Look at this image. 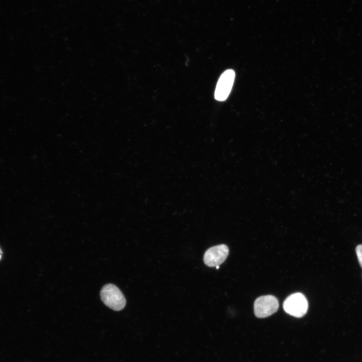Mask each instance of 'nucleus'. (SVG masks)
<instances>
[{
  "label": "nucleus",
  "instance_id": "obj_8",
  "mask_svg": "<svg viewBox=\"0 0 362 362\" xmlns=\"http://www.w3.org/2000/svg\"><path fill=\"white\" fill-rule=\"evenodd\" d=\"M216 267L217 269H218V268H219V265H217V266H216Z\"/></svg>",
  "mask_w": 362,
  "mask_h": 362
},
{
  "label": "nucleus",
  "instance_id": "obj_3",
  "mask_svg": "<svg viewBox=\"0 0 362 362\" xmlns=\"http://www.w3.org/2000/svg\"><path fill=\"white\" fill-rule=\"evenodd\" d=\"M279 306L278 300L275 296L270 295L262 296L254 301V314L259 318H265L276 312Z\"/></svg>",
  "mask_w": 362,
  "mask_h": 362
},
{
  "label": "nucleus",
  "instance_id": "obj_5",
  "mask_svg": "<svg viewBox=\"0 0 362 362\" xmlns=\"http://www.w3.org/2000/svg\"><path fill=\"white\" fill-rule=\"evenodd\" d=\"M229 254V248L225 244L212 246L205 252L203 260L204 263L209 267L216 266L222 264Z\"/></svg>",
  "mask_w": 362,
  "mask_h": 362
},
{
  "label": "nucleus",
  "instance_id": "obj_2",
  "mask_svg": "<svg viewBox=\"0 0 362 362\" xmlns=\"http://www.w3.org/2000/svg\"><path fill=\"white\" fill-rule=\"evenodd\" d=\"M283 308L286 312L294 317L300 318L307 313L308 303L305 296L300 293L292 294L284 301Z\"/></svg>",
  "mask_w": 362,
  "mask_h": 362
},
{
  "label": "nucleus",
  "instance_id": "obj_6",
  "mask_svg": "<svg viewBox=\"0 0 362 362\" xmlns=\"http://www.w3.org/2000/svg\"><path fill=\"white\" fill-rule=\"evenodd\" d=\"M355 251L359 263L362 268V244L358 245L356 246Z\"/></svg>",
  "mask_w": 362,
  "mask_h": 362
},
{
  "label": "nucleus",
  "instance_id": "obj_7",
  "mask_svg": "<svg viewBox=\"0 0 362 362\" xmlns=\"http://www.w3.org/2000/svg\"><path fill=\"white\" fill-rule=\"evenodd\" d=\"M2 255V250H1V248H0V260H1V259Z\"/></svg>",
  "mask_w": 362,
  "mask_h": 362
},
{
  "label": "nucleus",
  "instance_id": "obj_1",
  "mask_svg": "<svg viewBox=\"0 0 362 362\" xmlns=\"http://www.w3.org/2000/svg\"><path fill=\"white\" fill-rule=\"evenodd\" d=\"M100 296L104 304L114 311H120L126 305L124 296L120 289L112 284H106L102 287Z\"/></svg>",
  "mask_w": 362,
  "mask_h": 362
},
{
  "label": "nucleus",
  "instance_id": "obj_4",
  "mask_svg": "<svg viewBox=\"0 0 362 362\" xmlns=\"http://www.w3.org/2000/svg\"><path fill=\"white\" fill-rule=\"evenodd\" d=\"M235 75L232 69H227L221 75L215 91L214 96L216 100L223 101L227 98L231 90Z\"/></svg>",
  "mask_w": 362,
  "mask_h": 362
}]
</instances>
